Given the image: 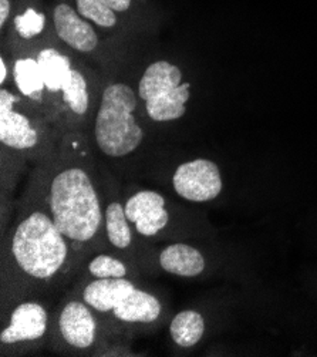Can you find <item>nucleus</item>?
Wrapping results in <instances>:
<instances>
[{
	"instance_id": "nucleus-14",
	"label": "nucleus",
	"mask_w": 317,
	"mask_h": 357,
	"mask_svg": "<svg viewBox=\"0 0 317 357\" xmlns=\"http://www.w3.org/2000/svg\"><path fill=\"white\" fill-rule=\"evenodd\" d=\"M224 183L218 164L208 158L188 160L173 169L171 188L188 204H205L215 199Z\"/></svg>"
},
{
	"instance_id": "nucleus-1",
	"label": "nucleus",
	"mask_w": 317,
	"mask_h": 357,
	"mask_svg": "<svg viewBox=\"0 0 317 357\" xmlns=\"http://www.w3.org/2000/svg\"><path fill=\"white\" fill-rule=\"evenodd\" d=\"M29 183L82 264L90 254L110 249L104 236L102 174L88 132L63 134L53 154L33 167Z\"/></svg>"
},
{
	"instance_id": "nucleus-20",
	"label": "nucleus",
	"mask_w": 317,
	"mask_h": 357,
	"mask_svg": "<svg viewBox=\"0 0 317 357\" xmlns=\"http://www.w3.org/2000/svg\"><path fill=\"white\" fill-rule=\"evenodd\" d=\"M8 84L13 86V59L8 49L3 47L0 54V86L8 87Z\"/></svg>"
},
{
	"instance_id": "nucleus-22",
	"label": "nucleus",
	"mask_w": 317,
	"mask_h": 357,
	"mask_svg": "<svg viewBox=\"0 0 317 357\" xmlns=\"http://www.w3.org/2000/svg\"><path fill=\"white\" fill-rule=\"evenodd\" d=\"M105 6H109L111 10L120 15H128L135 5V0H100Z\"/></svg>"
},
{
	"instance_id": "nucleus-10",
	"label": "nucleus",
	"mask_w": 317,
	"mask_h": 357,
	"mask_svg": "<svg viewBox=\"0 0 317 357\" xmlns=\"http://www.w3.org/2000/svg\"><path fill=\"white\" fill-rule=\"evenodd\" d=\"M107 343L100 317L77 294L67 291L54 307L49 349L68 356H98Z\"/></svg>"
},
{
	"instance_id": "nucleus-15",
	"label": "nucleus",
	"mask_w": 317,
	"mask_h": 357,
	"mask_svg": "<svg viewBox=\"0 0 317 357\" xmlns=\"http://www.w3.org/2000/svg\"><path fill=\"white\" fill-rule=\"evenodd\" d=\"M154 273L164 272L178 278H198L206 269V258L199 248L185 241L155 243L151 257Z\"/></svg>"
},
{
	"instance_id": "nucleus-4",
	"label": "nucleus",
	"mask_w": 317,
	"mask_h": 357,
	"mask_svg": "<svg viewBox=\"0 0 317 357\" xmlns=\"http://www.w3.org/2000/svg\"><path fill=\"white\" fill-rule=\"evenodd\" d=\"M72 291L100 317L110 339H123L161 328L169 310L162 298L139 278H79Z\"/></svg>"
},
{
	"instance_id": "nucleus-13",
	"label": "nucleus",
	"mask_w": 317,
	"mask_h": 357,
	"mask_svg": "<svg viewBox=\"0 0 317 357\" xmlns=\"http://www.w3.org/2000/svg\"><path fill=\"white\" fill-rule=\"evenodd\" d=\"M2 38L8 49H34L56 38L50 6L43 0H20Z\"/></svg>"
},
{
	"instance_id": "nucleus-6",
	"label": "nucleus",
	"mask_w": 317,
	"mask_h": 357,
	"mask_svg": "<svg viewBox=\"0 0 317 357\" xmlns=\"http://www.w3.org/2000/svg\"><path fill=\"white\" fill-rule=\"evenodd\" d=\"M63 134L36 104L13 87L0 89V144L36 167L49 158Z\"/></svg>"
},
{
	"instance_id": "nucleus-11",
	"label": "nucleus",
	"mask_w": 317,
	"mask_h": 357,
	"mask_svg": "<svg viewBox=\"0 0 317 357\" xmlns=\"http://www.w3.org/2000/svg\"><path fill=\"white\" fill-rule=\"evenodd\" d=\"M102 174L104 191V236L111 251H116L135 264L143 275H155L151 264L155 243L141 238L130 222L124 195L118 188V183L105 169Z\"/></svg>"
},
{
	"instance_id": "nucleus-12",
	"label": "nucleus",
	"mask_w": 317,
	"mask_h": 357,
	"mask_svg": "<svg viewBox=\"0 0 317 357\" xmlns=\"http://www.w3.org/2000/svg\"><path fill=\"white\" fill-rule=\"evenodd\" d=\"M57 39L79 57L94 61L104 70L117 63V46L93 23L86 20L68 0H57L50 6Z\"/></svg>"
},
{
	"instance_id": "nucleus-8",
	"label": "nucleus",
	"mask_w": 317,
	"mask_h": 357,
	"mask_svg": "<svg viewBox=\"0 0 317 357\" xmlns=\"http://www.w3.org/2000/svg\"><path fill=\"white\" fill-rule=\"evenodd\" d=\"M141 117L154 124H169L181 120L188 110L191 83L183 68L167 59L147 64L137 83Z\"/></svg>"
},
{
	"instance_id": "nucleus-7",
	"label": "nucleus",
	"mask_w": 317,
	"mask_h": 357,
	"mask_svg": "<svg viewBox=\"0 0 317 357\" xmlns=\"http://www.w3.org/2000/svg\"><path fill=\"white\" fill-rule=\"evenodd\" d=\"M127 217L135 232L151 243L191 239V209L151 188H131L124 195Z\"/></svg>"
},
{
	"instance_id": "nucleus-5",
	"label": "nucleus",
	"mask_w": 317,
	"mask_h": 357,
	"mask_svg": "<svg viewBox=\"0 0 317 357\" xmlns=\"http://www.w3.org/2000/svg\"><path fill=\"white\" fill-rule=\"evenodd\" d=\"M90 131L104 157L118 160L134 154L146 138L137 90L123 80H105Z\"/></svg>"
},
{
	"instance_id": "nucleus-2",
	"label": "nucleus",
	"mask_w": 317,
	"mask_h": 357,
	"mask_svg": "<svg viewBox=\"0 0 317 357\" xmlns=\"http://www.w3.org/2000/svg\"><path fill=\"white\" fill-rule=\"evenodd\" d=\"M80 259L30 183L2 239V306L26 296H53L75 282Z\"/></svg>"
},
{
	"instance_id": "nucleus-3",
	"label": "nucleus",
	"mask_w": 317,
	"mask_h": 357,
	"mask_svg": "<svg viewBox=\"0 0 317 357\" xmlns=\"http://www.w3.org/2000/svg\"><path fill=\"white\" fill-rule=\"evenodd\" d=\"M30 50L43 68L49 120L61 132H88L105 80L57 36Z\"/></svg>"
},
{
	"instance_id": "nucleus-18",
	"label": "nucleus",
	"mask_w": 317,
	"mask_h": 357,
	"mask_svg": "<svg viewBox=\"0 0 317 357\" xmlns=\"http://www.w3.org/2000/svg\"><path fill=\"white\" fill-rule=\"evenodd\" d=\"M168 333L177 347L183 350L192 349L205 335V319L195 309H184L171 317Z\"/></svg>"
},
{
	"instance_id": "nucleus-16",
	"label": "nucleus",
	"mask_w": 317,
	"mask_h": 357,
	"mask_svg": "<svg viewBox=\"0 0 317 357\" xmlns=\"http://www.w3.org/2000/svg\"><path fill=\"white\" fill-rule=\"evenodd\" d=\"M8 52L13 59V89L46 114V83L36 52L30 49H8Z\"/></svg>"
},
{
	"instance_id": "nucleus-21",
	"label": "nucleus",
	"mask_w": 317,
	"mask_h": 357,
	"mask_svg": "<svg viewBox=\"0 0 317 357\" xmlns=\"http://www.w3.org/2000/svg\"><path fill=\"white\" fill-rule=\"evenodd\" d=\"M19 2L20 0H0V29H2V34L6 33Z\"/></svg>"
},
{
	"instance_id": "nucleus-9",
	"label": "nucleus",
	"mask_w": 317,
	"mask_h": 357,
	"mask_svg": "<svg viewBox=\"0 0 317 357\" xmlns=\"http://www.w3.org/2000/svg\"><path fill=\"white\" fill-rule=\"evenodd\" d=\"M53 296H26L2 306L0 354L24 356L49 347L53 329Z\"/></svg>"
},
{
	"instance_id": "nucleus-19",
	"label": "nucleus",
	"mask_w": 317,
	"mask_h": 357,
	"mask_svg": "<svg viewBox=\"0 0 317 357\" xmlns=\"http://www.w3.org/2000/svg\"><path fill=\"white\" fill-rule=\"evenodd\" d=\"M77 12L93 23L105 36L123 34L127 30V22L123 15L116 13L100 0H73Z\"/></svg>"
},
{
	"instance_id": "nucleus-17",
	"label": "nucleus",
	"mask_w": 317,
	"mask_h": 357,
	"mask_svg": "<svg viewBox=\"0 0 317 357\" xmlns=\"http://www.w3.org/2000/svg\"><path fill=\"white\" fill-rule=\"evenodd\" d=\"M139 268L121 254L105 249L90 254L82 264L76 279H113V278H141ZM75 279V280H76Z\"/></svg>"
}]
</instances>
